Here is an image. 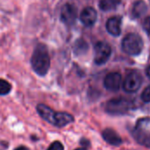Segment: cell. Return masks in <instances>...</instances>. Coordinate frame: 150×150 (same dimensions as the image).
<instances>
[{
  "instance_id": "cell-1",
  "label": "cell",
  "mask_w": 150,
  "mask_h": 150,
  "mask_svg": "<svg viewBox=\"0 0 150 150\" xmlns=\"http://www.w3.org/2000/svg\"><path fill=\"white\" fill-rule=\"evenodd\" d=\"M37 111L44 120L57 127H63L74 122V118L69 113L55 112L51 108L42 103L37 105Z\"/></svg>"
},
{
  "instance_id": "cell-2",
  "label": "cell",
  "mask_w": 150,
  "mask_h": 150,
  "mask_svg": "<svg viewBox=\"0 0 150 150\" xmlns=\"http://www.w3.org/2000/svg\"><path fill=\"white\" fill-rule=\"evenodd\" d=\"M31 65L33 70L40 76H44L47 73L50 68V57L47 47L43 43H39L32 55Z\"/></svg>"
},
{
  "instance_id": "cell-3",
  "label": "cell",
  "mask_w": 150,
  "mask_h": 150,
  "mask_svg": "<svg viewBox=\"0 0 150 150\" xmlns=\"http://www.w3.org/2000/svg\"><path fill=\"white\" fill-rule=\"evenodd\" d=\"M133 107L130 99L125 97H117L109 100L105 106V111L110 115H124Z\"/></svg>"
},
{
  "instance_id": "cell-4",
  "label": "cell",
  "mask_w": 150,
  "mask_h": 150,
  "mask_svg": "<svg viewBox=\"0 0 150 150\" xmlns=\"http://www.w3.org/2000/svg\"><path fill=\"white\" fill-rule=\"evenodd\" d=\"M143 46L144 43L142 37L139 34L134 33L127 34L122 41L123 51L131 56L139 55L142 52Z\"/></svg>"
},
{
  "instance_id": "cell-5",
  "label": "cell",
  "mask_w": 150,
  "mask_h": 150,
  "mask_svg": "<svg viewBox=\"0 0 150 150\" xmlns=\"http://www.w3.org/2000/svg\"><path fill=\"white\" fill-rule=\"evenodd\" d=\"M112 54L111 46L105 42H98L94 47V62L98 65L105 64Z\"/></svg>"
},
{
  "instance_id": "cell-6",
  "label": "cell",
  "mask_w": 150,
  "mask_h": 150,
  "mask_svg": "<svg viewBox=\"0 0 150 150\" xmlns=\"http://www.w3.org/2000/svg\"><path fill=\"white\" fill-rule=\"evenodd\" d=\"M142 84V76L139 72L134 71L128 73L123 82V89L127 93L138 91Z\"/></svg>"
},
{
  "instance_id": "cell-7",
  "label": "cell",
  "mask_w": 150,
  "mask_h": 150,
  "mask_svg": "<svg viewBox=\"0 0 150 150\" xmlns=\"http://www.w3.org/2000/svg\"><path fill=\"white\" fill-rule=\"evenodd\" d=\"M77 18V10L71 4H65L61 11V19L62 21L70 27L73 26Z\"/></svg>"
},
{
  "instance_id": "cell-8",
  "label": "cell",
  "mask_w": 150,
  "mask_h": 150,
  "mask_svg": "<svg viewBox=\"0 0 150 150\" xmlns=\"http://www.w3.org/2000/svg\"><path fill=\"white\" fill-rule=\"evenodd\" d=\"M131 135L134 141L142 146L150 149V133L142 128L139 125L131 129Z\"/></svg>"
},
{
  "instance_id": "cell-9",
  "label": "cell",
  "mask_w": 150,
  "mask_h": 150,
  "mask_svg": "<svg viewBox=\"0 0 150 150\" xmlns=\"http://www.w3.org/2000/svg\"><path fill=\"white\" fill-rule=\"evenodd\" d=\"M122 82V76L119 72H110L108 73L104 80L105 88L112 92H116L120 88Z\"/></svg>"
},
{
  "instance_id": "cell-10",
  "label": "cell",
  "mask_w": 150,
  "mask_h": 150,
  "mask_svg": "<svg viewBox=\"0 0 150 150\" xmlns=\"http://www.w3.org/2000/svg\"><path fill=\"white\" fill-rule=\"evenodd\" d=\"M97 11L92 7L84 8L80 14V20L85 27H91L97 20Z\"/></svg>"
},
{
  "instance_id": "cell-11",
  "label": "cell",
  "mask_w": 150,
  "mask_h": 150,
  "mask_svg": "<svg viewBox=\"0 0 150 150\" xmlns=\"http://www.w3.org/2000/svg\"><path fill=\"white\" fill-rule=\"evenodd\" d=\"M102 137L104 140L110 145L119 147L120 145L122 144V139L121 137L118 134L117 132H115L112 128H106L102 132Z\"/></svg>"
},
{
  "instance_id": "cell-12",
  "label": "cell",
  "mask_w": 150,
  "mask_h": 150,
  "mask_svg": "<svg viewBox=\"0 0 150 150\" xmlns=\"http://www.w3.org/2000/svg\"><path fill=\"white\" fill-rule=\"evenodd\" d=\"M106 29L113 36H119L121 33V19L120 17H112L106 22Z\"/></svg>"
},
{
  "instance_id": "cell-13",
  "label": "cell",
  "mask_w": 150,
  "mask_h": 150,
  "mask_svg": "<svg viewBox=\"0 0 150 150\" xmlns=\"http://www.w3.org/2000/svg\"><path fill=\"white\" fill-rule=\"evenodd\" d=\"M147 11H148L147 4L142 0H139L136 1L134 4L132 9V14L134 18H141L147 12Z\"/></svg>"
},
{
  "instance_id": "cell-14",
  "label": "cell",
  "mask_w": 150,
  "mask_h": 150,
  "mask_svg": "<svg viewBox=\"0 0 150 150\" xmlns=\"http://www.w3.org/2000/svg\"><path fill=\"white\" fill-rule=\"evenodd\" d=\"M121 0H100L99 8L104 11H113L120 4Z\"/></svg>"
},
{
  "instance_id": "cell-15",
  "label": "cell",
  "mask_w": 150,
  "mask_h": 150,
  "mask_svg": "<svg viewBox=\"0 0 150 150\" xmlns=\"http://www.w3.org/2000/svg\"><path fill=\"white\" fill-rule=\"evenodd\" d=\"M88 50L87 42L83 40H78L75 44V53L76 55H82Z\"/></svg>"
},
{
  "instance_id": "cell-16",
  "label": "cell",
  "mask_w": 150,
  "mask_h": 150,
  "mask_svg": "<svg viewBox=\"0 0 150 150\" xmlns=\"http://www.w3.org/2000/svg\"><path fill=\"white\" fill-rule=\"evenodd\" d=\"M11 90V85L3 80V79H0V95H8Z\"/></svg>"
},
{
  "instance_id": "cell-17",
  "label": "cell",
  "mask_w": 150,
  "mask_h": 150,
  "mask_svg": "<svg viewBox=\"0 0 150 150\" xmlns=\"http://www.w3.org/2000/svg\"><path fill=\"white\" fill-rule=\"evenodd\" d=\"M141 97H142V100L144 103H150V86L147 87V88L143 90V92H142Z\"/></svg>"
},
{
  "instance_id": "cell-18",
  "label": "cell",
  "mask_w": 150,
  "mask_h": 150,
  "mask_svg": "<svg viewBox=\"0 0 150 150\" xmlns=\"http://www.w3.org/2000/svg\"><path fill=\"white\" fill-rule=\"evenodd\" d=\"M47 150H64V148L60 141H54L49 146V148Z\"/></svg>"
},
{
  "instance_id": "cell-19",
  "label": "cell",
  "mask_w": 150,
  "mask_h": 150,
  "mask_svg": "<svg viewBox=\"0 0 150 150\" xmlns=\"http://www.w3.org/2000/svg\"><path fill=\"white\" fill-rule=\"evenodd\" d=\"M143 28H144V30L146 31V33L150 36V16L149 17H147V18L144 19V22H143Z\"/></svg>"
},
{
  "instance_id": "cell-20",
  "label": "cell",
  "mask_w": 150,
  "mask_h": 150,
  "mask_svg": "<svg viewBox=\"0 0 150 150\" xmlns=\"http://www.w3.org/2000/svg\"><path fill=\"white\" fill-rule=\"evenodd\" d=\"M14 150H28L25 147H24V146H20V147H18V148H17V149H15Z\"/></svg>"
},
{
  "instance_id": "cell-21",
  "label": "cell",
  "mask_w": 150,
  "mask_h": 150,
  "mask_svg": "<svg viewBox=\"0 0 150 150\" xmlns=\"http://www.w3.org/2000/svg\"><path fill=\"white\" fill-rule=\"evenodd\" d=\"M147 75H148V77L150 79V66L147 69Z\"/></svg>"
},
{
  "instance_id": "cell-22",
  "label": "cell",
  "mask_w": 150,
  "mask_h": 150,
  "mask_svg": "<svg viewBox=\"0 0 150 150\" xmlns=\"http://www.w3.org/2000/svg\"><path fill=\"white\" fill-rule=\"evenodd\" d=\"M76 150H87V149H76Z\"/></svg>"
}]
</instances>
